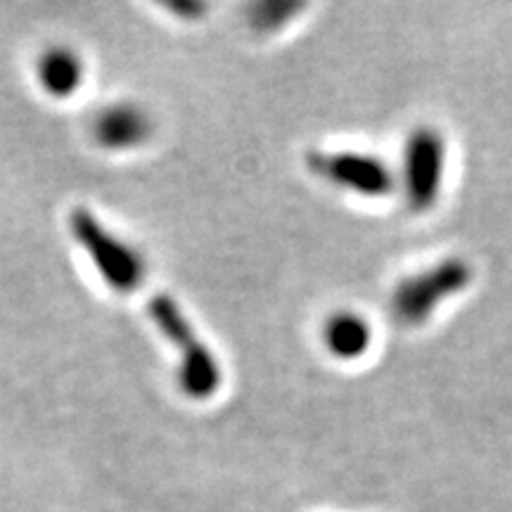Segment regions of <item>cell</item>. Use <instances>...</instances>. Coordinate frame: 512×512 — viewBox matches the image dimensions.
Here are the masks:
<instances>
[{"label":"cell","instance_id":"6da1fadb","mask_svg":"<svg viewBox=\"0 0 512 512\" xmlns=\"http://www.w3.org/2000/svg\"><path fill=\"white\" fill-rule=\"evenodd\" d=\"M150 318L155 320L159 332L169 339L181 354V387L192 399L202 401L216 394L221 387V366L214 351L204 347L202 337L185 318L181 306L169 294H157L150 299Z\"/></svg>","mask_w":512,"mask_h":512},{"label":"cell","instance_id":"7a4b0ae2","mask_svg":"<svg viewBox=\"0 0 512 512\" xmlns=\"http://www.w3.org/2000/svg\"><path fill=\"white\" fill-rule=\"evenodd\" d=\"M69 230H72L74 240L79 242L88 259L93 261L95 271L102 275L107 285L114 292L128 294L136 292L145 280V259L138 249H133L117 235L102 226L98 216L91 211L76 207L69 214Z\"/></svg>","mask_w":512,"mask_h":512},{"label":"cell","instance_id":"3957f363","mask_svg":"<svg viewBox=\"0 0 512 512\" xmlns=\"http://www.w3.org/2000/svg\"><path fill=\"white\" fill-rule=\"evenodd\" d=\"M472 271L463 261H441V264L415 273L396 287L392 306L396 318L406 325H420L446 302L448 297L465 290Z\"/></svg>","mask_w":512,"mask_h":512},{"label":"cell","instance_id":"277c9868","mask_svg":"<svg viewBox=\"0 0 512 512\" xmlns=\"http://www.w3.org/2000/svg\"><path fill=\"white\" fill-rule=\"evenodd\" d=\"M446 176V143L434 128L413 131L406 145L403 185L415 211L430 209L439 200Z\"/></svg>","mask_w":512,"mask_h":512},{"label":"cell","instance_id":"5b68a950","mask_svg":"<svg viewBox=\"0 0 512 512\" xmlns=\"http://www.w3.org/2000/svg\"><path fill=\"white\" fill-rule=\"evenodd\" d=\"M318 176L361 197H387L394 190V174L387 162L368 152H316L309 159Z\"/></svg>","mask_w":512,"mask_h":512},{"label":"cell","instance_id":"8992f818","mask_svg":"<svg viewBox=\"0 0 512 512\" xmlns=\"http://www.w3.org/2000/svg\"><path fill=\"white\" fill-rule=\"evenodd\" d=\"M323 342L335 358L356 361V358L366 356L373 347V328L361 313L337 311L325 320Z\"/></svg>","mask_w":512,"mask_h":512},{"label":"cell","instance_id":"52a82bcc","mask_svg":"<svg viewBox=\"0 0 512 512\" xmlns=\"http://www.w3.org/2000/svg\"><path fill=\"white\" fill-rule=\"evenodd\" d=\"M150 117L136 105H114L100 112L95 121V138L110 150L136 147L150 136Z\"/></svg>","mask_w":512,"mask_h":512},{"label":"cell","instance_id":"ba28073f","mask_svg":"<svg viewBox=\"0 0 512 512\" xmlns=\"http://www.w3.org/2000/svg\"><path fill=\"white\" fill-rule=\"evenodd\" d=\"M38 81L53 98H69L83 83L81 57L69 48H50L38 60Z\"/></svg>","mask_w":512,"mask_h":512}]
</instances>
